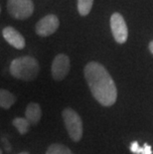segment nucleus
I'll use <instances>...</instances> for the list:
<instances>
[{"instance_id":"obj_1","label":"nucleus","mask_w":153,"mask_h":154,"mask_svg":"<svg viewBox=\"0 0 153 154\" xmlns=\"http://www.w3.org/2000/svg\"><path fill=\"white\" fill-rule=\"evenodd\" d=\"M84 74L94 99L103 106H113L118 99V88L106 69L97 62H90Z\"/></svg>"},{"instance_id":"obj_2","label":"nucleus","mask_w":153,"mask_h":154,"mask_svg":"<svg viewBox=\"0 0 153 154\" xmlns=\"http://www.w3.org/2000/svg\"><path fill=\"white\" fill-rule=\"evenodd\" d=\"M10 74L18 80L32 82L38 77L40 66L38 61L31 56H24L14 59L9 68Z\"/></svg>"},{"instance_id":"obj_3","label":"nucleus","mask_w":153,"mask_h":154,"mask_svg":"<svg viewBox=\"0 0 153 154\" xmlns=\"http://www.w3.org/2000/svg\"><path fill=\"white\" fill-rule=\"evenodd\" d=\"M62 117L70 138L75 142L80 141L83 137L84 131L83 120L80 114L71 107H66L62 111Z\"/></svg>"},{"instance_id":"obj_4","label":"nucleus","mask_w":153,"mask_h":154,"mask_svg":"<svg viewBox=\"0 0 153 154\" xmlns=\"http://www.w3.org/2000/svg\"><path fill=\"white\" fill-rule=\"evenodd\" d=\"M7 9L13 18L24 20L33 14L34 3L32 0H8Z\"/></svg>"},{"instance_id":"obj_5","label":"nucleus","mask_w":153,"mask_h":154,"mask_svg":"<svg viewBox=\"0 0 153 154\" xmlns=\"http://www.w3.org/2000/svg\"><path fill=\"white\" fill-rule=\"evenodd\" d=\"M110 29L115 40L118 44H124L128 38V30L124 19L119 13H113L110 17Z\"/></svg>"},{"instance_id":"obj_6","label":"nucleus","mask_w":153,"mask_h":154,"mask_svg":"<svg viewBox=\"0 0 153 154\" xmlns=\"http://www.w3.org/2000/svg\"><path fill=\"white\" fill-rule=\"evenodd\" d=\"M71 69L70 58L65 54H59L54 58L52 63L51 72L55 81L61 82L68 76Z\"/></svg>"},{"instance_id":"obj_7","label":"nucleus","mask_w":153,"mask_h":154,"mask_svg":"<svg viewBox=\"0 0 153 154\" xmlns=\"http://www.w3.org/2000/svg\"><path fill=\"white\" fill-rule=\"evenodd\" d=\"M60 26V21L56 15L49 14L37 22L35 31L40 37H48L54 34Z\"/></svg>"},{"instance_id":"obj_8","label":"nucleus","mask_w":153,"mask_h":154,"mask_svg":"<svg viewBox=\"0 0 153 154\" xmlns=\"http://www.w3.org/2000/svg\"><path fill=\"white\" fill-rule=\"evenodd\" d=\"M3 38L5 39V41L8 44H10L12 47H14L15 49L18 50H22L25 48L26 43H25V39L22 36V34L19 31L16 30L15 28L10 27H5L2 31Z\"/></svg>"},{"instance_id":"obj_9","label":"nucleus","mask_w":153,"mask_h":154,"mask_svg":"<svg viewBox=\"0 0 153 154\" xmlns=\"http://www.w3.org/2000/svg\"><path fill=\"white\" fill-rule=\"evenodd\" d=\"M42 117V109L40 104L37 103H30L26 107L25 119L30 122L31 125H36Z\"/></svg>"},{"instance_id":"obj_10","label":"nucleus","mask_w":153,"mask_h":154,"mask_svg":"<svg viewBox=\"0 0 153 154\" xmlns=\"http://www.w3.org/2000/svg\"><path fill=\"white\" fill-rule=\"evenodd\" d=\"M16 103V97L11 91L4 88H0V107L3 109H9Z\"/></svg>"},{"instance_id":"obj_11","label":"nucleus","mask_w":153,"mask_h":154,"mask_svg":"<svg viewBox=\"0 0 153 154\" xmlns=\"http://www.w3.org/2000/svg\"><path fill=\"white\" fill-rule=\"evenodd\" d=\"M12 124H13V126L18 130V132L20 133L21 135H24V134L28 133L31 127L30 122H29L25 117H16V119H13Z\"/></svg>"},{"instance_id":"obj_12","label":"nucleus","mask_w":153,"mask_h":154,"mask_svg":"<svg viewBox=\"0 0 153 154\" xmlns=\"http://www.w3.org/2000/svg\"><path fill=\"white\" fill-rule=\"evenodd\" d=\"M46 154H74L66 145L61 143H53L48 147Z\"/></svg>"},{"instance_id":"obj_13","label":"nucleus","mask_w":153,"mask_h":154,"mask_svg":"<svg viewBox=\"0 0 153 154\" xmlns=\"http://www.w3.org/2000/svg\"><path fill=\"white\" fill-rule=\"evenodd\" d=\"M93 0H78V11L80 15L87 16L92 10Z\"/></svg>"},{"instance_id":"obj_14","label":"nucleus","mask_w":153,"mask_h":154,"mask_svg":"<svg viewBox=\"0 0 153 154\" xmlns=\"http://www.w3.org/2000/svg\"><path fill=\"white\" fill-rule=\"evenodd\" d=\"M130 150L132 153L135 154H152V149L150 145H148L147 143H145L143 147H140L138 145L137 141H133L130 144Z\"/></svg>"},{"instance_id":"obj_15","label":"nucleus","mask_w":153,"mask_h":154,"mask_svg":"<svg viewBox=\"0 0 153 154\" xmlns=\"http://www.w3.org/2000/svg\"><path fill=\"white\" fill-rule=\"evenodd\" d=\"M149 51L151 52V54H153V40L149 43Z\"/></svg>"},{"instance_id":"obj_16","label":"nucleus","mask_w":153,"mask_h":154,"mask_svg":"<svg viewBox=\"0 0 153 154\" xmlns=\"http://www.w3.org/2000/svg\"><path fill=\"white\" fill-rule=\"evenodd\" d=\"M19 154H29L28 152H21V153H19Z\"/></svg>"},{"instance_id":"obj_17","label":"nucleus","mask_w":153,"mask_h":154,"mask_svg":"<svg viewBox=\"0 0 153 154\" xmlns=\"http://www.w3.org/2000/svg\"><path fill=\"white\" fill-rule=\"evenodd\" d=\"M0 154H2V151H1V149H0Z\"/></svg>"},{"instance_id":"obj_18","label":"nucleus","mask_w":153,"mask_h":154,"mask_svg":"<svg viewBox=\"0 0 153 154\" xmlns=\"http://www.w3.org/2000/svg\"><path fill=\"white\" fill-rule=\"evenodd\" d=\"M0 13H1V8H0Z\"/></svg>"}]
</instances>
